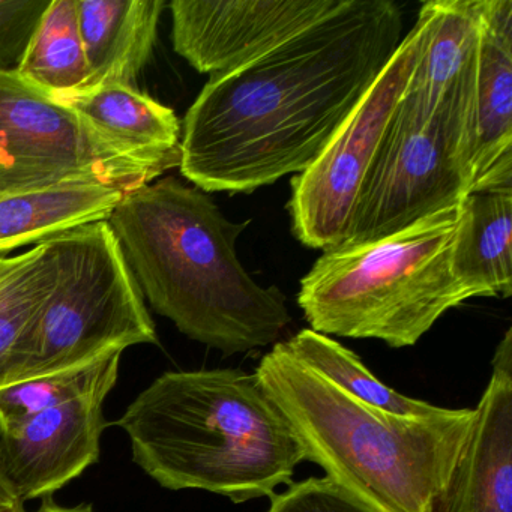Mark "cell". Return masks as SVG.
I'll list each match as a JSON object with an SVG mask.
<instances>
[{
	"mask_svg": "<svg viewBox=\"0 0 512 512\" xmlns=\"http://www.w3.org/2000/svg\"><path fill=\"white\" fill-rule=\"evenodd\" d=\"M404 38L392 0L335 10L211 77L185 116L182 175L205 193H251L314 163Z\"/></svg>",
	"mask_w": 512,
	"mask_h": 512,
	"instance_id": "1",
	"label": "cell"
},
{
	"mask_svg": "<svg viewBox=\"0 0 512 512\" xmlns=\"http://www.w3.org/2000/svg\"><path fill=\"white\" fill-rule=\"evenodd\" d=\"M151 307L226 355L269 346L289 325L286 296L248 274L233 223L199 188L164 178L125 194L107 220Z\"/></svg>",
	"mask_w": 512,
	"mask_h": 512,
	"instance_id": "2",
	"label": "cell"
},
{
	"mask_svg": "<svg viewBox=\"0 0 512 512\" xmlns=\"http://www.w3.org/2000/svg\"><path fill=\"white\" fill-rule=\"evenodd\" d=\"M116 425L134 463L169 490H205L233 503L292 484L304 449L256 373L169 371Z\"/></svg>",
	"mask_w": 512,
	"mask_h": 512,
	"instance_id": "3",
	"label": "cell"
},
{
	"mask_svg": "<svg viewBox=\"0 0 512 512\" xmlns=\"http://www.w3.org/2000/svg\"><path fill=\"white\" fill-rule=\"evenodd\" d=\"M254 373L305 460L377 512H431L475 418L473 409L440 407L424 416L376 409L296 359L284 341Z\"/></svg>",
	"mask_w": 512,
	"mask_h": 512,
	"instance_id": "4",
	"label": "cell"
},
{
	"mask_svg": "<svg viewBox=\"0 0 512 512\" xmlns=\"http://www.w3.org/2000/svg\"><path fill=\"white\" fill-rule=\"evenodd\" d=\"M461 203L379 241L328 248L302 278L298 304L313 331L415 346L466 302L452 272Z\"/></svg>",
	"mask_w": 512,
	"mask_h": 512,
	"instance_id": "5",
	"label": "cell"
},
{
	"mask_svg": "<svg viewBox=\"0 0 512 512\" xmlns=\"http://www.w3.org/2000/svg\"><path fill=\"white\" fill-rule=\"evenodd\" d=\"M49 242L55 284L29 334L20 382L158 343L145 296L107 221Z\"/></svg>",
	"mask_w": 512,
	"mask_h": 512,
	"instance_id": "6",
	"label": "cell"
},
{
	"mask_svg": "<svg viewBox=\"0 0 512 512\" xmlns=\"http://www.w3.org/2000/svg\"><path fill=\"white\" fill-rule=\"evenodd\" d=\"M164 172L29 85L17 71H0V196L80 182L128 193Z\"/></svg>",
	"mask_w": 512,
	"mask_h": 512,
	"instance_id": "7",
	"label": "cell"
},
{
	"mask_svg": "<svg viewBox=\"0 0 512 512\" xmlns=\"http://www.w3.org/2000/svg\"><path fill=\"white\" fill-rule=\"evenodd\" d=\"M425 38L427 19L419 11L415 26L404 35L349 118L314 163L292 179V230L305 247L325 251L346 241L365 176L406 91Z\"/></svg>",
	"mask_w": 512,
	"mask_h": 512,
	"instance_id": "8",
	"label": "cell"
},
{
	"mask_svg": "<svg viewBox=\"0 0 512 512\" xmlns=\"http://www.w3.org/2000/svg\"><path fill=\"white\" fill-rule=\"evenodd\" d=\"M470 193L457 143L443 125L418 118L398 103L356 200L343 244L379 241Z\"/></svg>",
	"mask_w": 512,
	"mask_h": 512,
	"instance_id": "9",
	"label": "cell"
},
{
	"mask_svg": "<svg viewBox=\"0 0 512 512\" xmlns=\"http://www.w3.org/2000/svg\"><path fill=\"white\" fill-rule=\"evenodd\" d=\"M341 0H173V49L200 74L214 77L268 52L322 19Z\"/></svg>",
	"mask_w": 512,
	"mask_h": 512,
	"instance_id": "10",
	"label": "cell"
},
{
	"mask_svg": "<svg viewBox=\"0 0 512 512\" xmlns=\"http://www.w3.org/2000/svg\"><path fill=\"white\" fill-rule=\"evenodd\" d=\"M484 0H430L419 8L427 38L401 103L443 125L457 143L470 179L473 104Z\"/></svg>",
	"mask_w": 512,
	"mask_h": 512,
	"instance_id": "11",
	"label": "cell"
},
{
	"mask_svg": "<svg viewBox=\"0 0 512 512\" xmlns=\"http://www.w3.org/2000/svg\"><path fill=\"white\" fill-rule=\"evenodd\" d=\"M109 394L82 395L0 433V469L23 503L52 496L100 460Z\"/></svg>",
	"mask_w": 512,
	"mask_h": 512,
	"instance_id": "12",
	"label": "cell"
},
{
	"mask_svg": "<svg viewBox=\"0 0 512 512\" xmlns=\"http://www.w3.org/2000/svg\"><path fill=\"white\" fill-rule=\"evenodd\" d=\"M490 382L431 512H512V329L497 344Z\"/></svg>",
	"mask_w": 512,
	"mask_h": 512,
	"instance_id": "13",
	"label": "cell"
},
{
	"mask_svg": "<svg viewBox=\"0 0 512 512\" xmlns=\"http://www.w3.org/2000/svg\"><path fill=\"white\" fill-rule=\"evenodd\" d=\"M506 188H512V0H484L470 193Z\"/></svg>",
	"mask_w": 512,
	"mask_h": 512,
	"instance_id": "14",
	"label": "cell"
},
{
	"mask_svg": "<svg viewBox=\"0 0 512 512\" xmlns=\"http://www.w3.org/2000/svg\"><path fill=\"white\" fill-rule=\"evenodd\" d=\"M88 88L130 85L148 65L164 0H76Z\"/></svg>",
	"mask_w": 512,
	"mask_h": 512,
	"instance_id": "15",
	"label": "cell"
},
{
	"mask_svg": "<svg viewBox=\"0 0 512 512\" xmlns=\"http://www.w3.org/2000/svg\"><path fill=\"white\" fill-rule=\"evenodd\" d=\"M95 130L164 170L181 164L182 128L172 109L130 85H104L52 98Z\"/></svg>",
	"mask_w": 512,
	"mask_h": 512,
	"instance_id": "16",
	"label": "cell"
},
{
	"mask_svg": "<svg viewBox=\"0 0 512 512\" xmlns=\"http://www.w3.org/2000/svg\"><path fill=\"white\" fill-rule=\"evenodd\" d=\"M451 260L467 298L512 295V188L464 197Z\"/></svg>",
	"mask_w": 512,
	"mask_h": 512,
	"instance_id": "17",
	"label": "cell"
},
{
	"mask_svg": "<svg viewBox=\"0 0 512 512\" xmlns=\"http://www.w3.org/2000/svg\"><path fill=\"white\" fill-rule=\"evenodd\" d=\"M125 194L113 185L80 182L0 196V257L26 245L46 244L76 227L109 220Z\"/></svg>",
	"mask_w": 512,
	"mask_h": 512,
	"instance_id": "18",
	"label": "cell"
},
{
	"mask_svg": "<svg viewBox=\"0 0 512 512\" xmlns=\"http://www.w3.org/2000/svg\"><path fill=\"white\" fill-rule=\"evenodd\" d=\"M53 284L50 242L0 257V388L22 379L29 334Z\"/></svg>",
	"mask_w": 512,
	"mask_h": 512,
	"instance_id": "19",
	"label": "cell"
},
{
	"mask_svg": "<svg viewBox=\"0 0 512 512\" xmlns=\"http://www.w3.org/2000/svg\"><path fill=\"white\" fill-rule=\"evenodd\" d=\"M17 74L50 98L83 91L89 71L76 0H50Z\"/></svg>",
	"mask_w": 512,
	"mask_h": 512,
	"instance_id": "20",
	"label": "cell"
},
{
	"mask_svg": "<svg viewBox=\"0 0 512 512\" xmlns=\"http://www.w3.org/2000/svg\"><path fill=\"white\" fill-rule=\"evenodd\" d=\"M284 344L296 359L331 380L356 400L376 409L412 416L433 415L440 410L439 406L406 397L386 386L371 374L356 353L328 335L319 334L313 329H302Z\"/></svg>",
	"mask_w": 512,
	"mask_h": 512,
	"instance_id": "21",
	"label": "cell"
},
{
	"mask_svg": "<svg viewBox=\"0 0 512 512\" xmlns=\"http://www.w3.org/2000/svg\"><path fill=\"white\" fill-rule=\"evenodd\" d=\"M122 353L92 364L22 380L0 388V433L14 430L34 416L95 391L112 392L118 382Z\"/></svg>",
	"mask_w": 512,
	"mask_h": 512,
	"instance_id": "22",
	"label": "cell"
},
{
	"mask_svg": "<svg viewBox=\"0 0 512 512\" xmlns=\"http://www.w3.org/2000/svg\"><path fill=\"white\" fill-rule=\"evenodd\" d=\"M268 512H377L326 478H308L274 494Z\"/></svg>",
	"mask_w": 512,
	"mask_h": 512,
	"instance_id": "23",
	"label": "cell"
},
{
	"mask_svg": "<svg viewBox=\"0 0 512 512\" xmlns=\"http://www.w3.org/2000/svg\"><path fill=\"white\" fill-rule=\"evenodd\" d=\"M50 0H0V71L13 73Z\"/></svg>",
	"mask_w": 512,
	"mask_h": 512,
	"instance_id": "24",
	"label": "cell"
},
{
	"mask_svg": "<svg viewBox=\"0 0 512 512\" xmlns=\"http://www.w3.org/2000/svg\"><path fill=\"white\" fill-rule=\"evenodd\" d=\"M0 512H26L25 503L17 497L0 469Z\"/></svg>",
	"mask_w": 512,
	"mask_h": 512,
	"instance_id": "25",
	"label": "cell"
},
{
	"mask_svg": "<svg viewBox=\"0 0 512 512\" xmlns=\"http://www.w3.org/2000/svg\"><path fill=\"white\" fill-rule=\"evenodd\" d=\"M34 512H94V508H92L91 503H82L79 506H62L53 502L50 497H46L41 502L40 508Z\"/></svg>",
	"mask_w": 512,
	"mask_h": 512,
	"instance_id": "26",
	"label": "cell"
}]
</instances>
